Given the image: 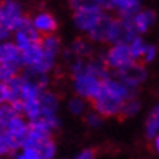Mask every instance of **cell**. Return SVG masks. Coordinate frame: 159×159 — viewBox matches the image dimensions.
<instances>
[{
  "label": "cell",
  "mask_w": 159,
  "mask_h": 159,
  "mask_svg": "<svg viewBox=\"0 0 159 159\" xmlns=\"http://www.w3.org/2000/svg\"><path fill=\"white\" fill-rule=\"evenodd\" d=\"M114 18L110 16V15L104 13L102 18L98 20V24L93 26V28L88 32V38L91 39L92 43H107V38H108V32H110V28H111V24H112Z\"/></svg>",
  "instance_id": "13"
},
{
  "label": "cell",
  "mask_w": 159,
  "mask_h": 159,
  "mask_svg": "<svg viewBox=\"0 0 159 159\" xmlns=\"http://www.w3.org/2000/svg\"><path fill=\"white\" fill-rule=\"evenodd\" d=\"M140 110V101L136 98H129L125 99L124 104H123V108H121L120 117L121 118H130V117H134Z\"/></svg>",
  "instance_id": "21"
},
{
  "label": "cell",
  "mask_w": 159,
  "mask_h": 159,
  "mask_svg": "<svg viewBox=\"0 0 159 159\" xmlns=\"http://www.w3.org/2000/svg\"><path fill=\"white\" fill-rule=\"evenodd\" d=\"M75 93L91 102L101 91L102 82L111 76V69L101 57L86 58L80 67L70 73Z\"/></svg>",
  "instance_id": "2"
},
{
  "label": "cell",
  "mask_w": 159,
  "mask_h": 159,
  "mask_svg": "<svg viewBox=\"0 0 159 159\" xmlns=\"http://www.w3.org/2000/svg\"><path fill=\"white\" fill-rule=\"evenodd\" d=\"M73 9V25L82 34H88L98 20L102 18L105 10L97 5L95 0H83L72 5Z\"/></svg>",
  "instance_id": "3"
},
{
  "label": "cell",
  "mask_w": 159,
  "mask_h": 159,
  "mask_svg": "<svg viewBox=\"0 0 159 159\" xmlns=\"http://www.w3.org/2000/svg\"><path fill=\"white\" fill-rule=\"evenodd\" d=\"M41 48L45 54H48L51 57L58 58V56H61L63 53V47H61V39L58 38L56 34H50V35H44L41 37Z\"/></svg>",
  "instance_id": "16"
},
{
  "label": "cell",
  "mask_w": 159,
  "mask_h": 159,
  "mask_svg": "<svg viewBox=\"0 0 159 159\" xmlns=\"http://www.w3.org/2000/svg\"><path fill=\"white\" fill-rule=\"evenodd\" d=\"M159 131V102L152 108L149 116L146 118L145 124V136L148 140H153V137Z\"/></svg>",
  "instance_id": "19"
},
{
  "label": "cell",
  "mask_w": 159,
  "mask_h": 159,
  "mask_svg": "<svg viewBox=\"0 0 159 159\" xmlns=\"http://www.w3.org/2000/svg\"><path fill=\"white\" fill-rule=\"evenodd\" d=\"M114 76L118 77L121 82L125 83L127 86L139 88L146 80L148 72H146L145 66L142 63H139V60H133L129 64H125V66L120 67L118 70H116Z\"/></svg>",
  "instance_id": "6"
},
{
  "label": "cell",
  "mask_w": 159,
  "mask_h": 159,
  "mask_svg": "<svg viewBox=\"0 0 159 159\" xmlns=\"http://www.w3.org/2000/svg\"><path fill=\"white\" fill-rule=\"evenodd\" d=\"M12 35H13V31L10 28H7L5 24L0 22V43L7 41V39H12Z\"/></svg>",
  "instance_id": "27"
},
{
  "label": "cell",
  "mask_w": 159,
  "mask_h": 159,
  "mask_svg": "<svg viewBox=\"0 0 159 159\" xmlns=\"http://www.w3.org/2000/svg\"><path fill=\"white\" fill-rule=\"evenodd\" d=\"M101 58L112 72L133 61V56H131L129 44H110V48L102 54Z\"/></svg>",
  "instance_id": "7"
},
{
  "label": "cell",
  "mask_w": 159,
  "mask_h": 159,
  "mask_svg": "<svg viewBox=\"0 0 159 159\" xmlns=\"http://www.w3.org/2000/svg\"><path fill=\"white\" fill-rule=\"evenodd\" d=\"M156 53H158V48H156L155 45H148V47H146L145 54H143V57H142V61L143 63L153 61L155 57H156Z\"/></svg>",
  "instance_id": "26"
},
{
  "label": "cell",
  "mask_w": 159,
  "mask_h": 159,
  "mask_svg": "<svg viewBox=\"0 0 159 159\" xmlns=\"http://www.w3.org/2000/svg\"><path fill=\"white\" fill-rule=\"evenodd\" d=\"M0 131H3V127H2V125H0Z\"/></svg>",
  "instance_id": "31"
},
{
  "label": "cell",
  "mask_w": 159,
  "mask_h": 159,
  "mask_svg": "<svg viewBox=\"0 0 159 159\" xmlns=\"http://www.w3.org/2000/svg\"><path fill=\"white\" fill-rule=\"evenodd\" d=\"M20 143L7 134L5 130L0 133V156H15L19 150Z\"/></svg>",
  "instance_id": "18"
},
{
  "label": "cell",
  "mask_w": 159,
  "mask_h": 159,
  "mask_svg": "<svg viewBox=\"0 0 159 159\" xmlns=\"http://www.w3.org/2000/svg\"><path fill=\"white\" fill-rule=\"evenodd\" d=\"M3 130L10 134L13 139H16L19 143L24 142V139L26 137L28 134V130H29V121L25 118L24 114H18V116H15L12 120L7 123V124L3 127Z\"/></svg>",
  "instance_id": "12"
},
{
  "label": "cell",
  "mask_w": 159,
  "mask_h": 159,
  "mask_svg": "<svg viewBox=\"0 0 159 159\" xmlns=\"http://www.w3.org/2000/svg\"><path fill=\"white\" fill-rule=\"evenodd\" d=\"M20 75L25 80L39 89H47L50 86V80H51V73L45 72L43 69L35 67V66H24L20 70Z\"/></svg>",
  "instance_id": "10"
},
{
  "label": "cell",
  "mask_w": 159,
  "mask_h": 159,
  "mask_svg": "<svg viewBox=\"0 0 159 159\" xmlns=\"http://www.w3.org/2000/svg\"><path fill=\"white\" fill-rule=\"evenodd\" d=\"M0 63H7V64H16L19 67H24V60H22V51L15 44L13 39H7L0 43Z\"/></svg>",
  "instance_id": "11"
},
{
  "label": "cell",
  "mask_w": 159,
  "mask_h": 159,
  "mask_svg": "<svg viewBox=\"0 0 159 159\" xmlns=\"http://www.w3.org/2000/svg\"><path fill=\"white\" fill-rule=\"evenodd\" d=\"M155 20H156V13H155L153 10H150V9L142 10L140 9L139 12L133 16L131 22H133V26H134L137 34H146L150 29V26L155 24Z\"/></svg>",
  "instance_id": "14"
},
{
  "label": "cell",
  "mask_w": 159,
  "mask_h": 159,
  "mask_svg": "<svg viewBox=\"0 0 159 159\" xmlns=\"http://www.w3.org/2000/svg\"><path fill=\"white\" fill-rule=\"evenodd\" d=\"M136 35H139V34L136 32L131 19H124V18L117 16V18H114L112 24H111L107 43L108 44H130V41L134 38Z\"/></svg>",
  "instance_id": "5"
},
{
  "label": "cell",
  "mask_w": 159,
  "mask_h": 159,
  "mask_svg": "<svg viewBox=\"0 0 159 159\" xmlns=\"http://www.w3.org/2000/svg\"><path fill=\"white\" fill-rule=\"evenodd\" d=\"M29 22L32 24L37 32H38L41 37L44 35H50V34H56L57 31V19L51 12L48 10H37L35 13H32V16H29Z\"/></svg>",
  "instance_id": "9"
},
{
  "label": "cell",
  "mask_w": 159,
  "mask_h": 159,
  "mask_svg": "<svg viewBox=\"0 0 159 159\" xmlns=\"http://www.w3.org/2000/svg\"><path fill=\"white\" fill-rule=\"evenodd\" d=\"M129 47H130V51H131V56H133V60H142V57H143V54H145V51H146L148 44H146L143 39L140 38L139 35H136L134 38L130 41Z\"/></svg>",
  "instance_id": "23"
},
{
  "label": "cell",
  "mask_w": 159,
  "mask_h": 159,
  "mask_svg": "<svg viewBox=\"0 0 159 159\" xmlns=\"http://www.w3.org/2000/svg\"><path fill=\"white\" fill-rule=\"evenodd\" d=\"M153 148H155V152L159 155V131H158V134L153 137Z\"/></svg>",
  "instance_id": "29"
},
{
  "label": "cell",
  "mask_w": 159,
  "mask_h": 159,
  "mask_svg": "<svg viewBox=\"0 0 159 159\" xmlns=\"http://www.w3.org/2000/svg\"><path fill=\"white\" fill-rule=\"evenodd\" d=\"M97 156V150L91 149V148H86V149H82L79 153L75 156L76 159H93Z\"/></svg>",
  "instance_id": "28"
},
{
  "label": "cell",
  "mask_w": 159,
  "mask_h": 159,
  "mask_svg": "<svg viewBox=\"0 0 159 159\" xmlns=\"http://www.w3.org/2000/svg\"><path fill=\"white\" fill-rule=\"evenodd\" d=\"M142 9V0H114V12L120 18L133 19L139 10Z\"/></svg>",
  "instance_id": "15"
},
{
  "label": "cell",
  "mask_w": 159,
  "mask_h": 159,
  "mask_svg": "<svg viewBox=\"0 0 159 159\" xmlns=\"http://www.w3.org/2000/svg\"><path fill=\"white\" fill-rule=\"evenodd\" d=\"M77 2H83V0H70V5H73V3H77Z\"/></svg>",
  "instance_id": "30"
},
{
  "label": "cell",
  "mask_w": 159,
  "mask_h": 159,
  "mask_svg": "<svg viewBox=\"0 0 159 159\" xmlns=\"http://www.w3.org/2000/svg\"><path fill=\"white\" fill-rule=\"evenodd\" d=\"M70 51L80 58H91L93 54V45L89 38H76L70 45Z\"/></svg>",
  "instance_id": "17"
},
{
  "label": "cell",
  "mask_w": 159,
  "mask_h": 159,
  "mask_svg": "<svg viewBox=\"0 0 159 159\" xmlns=\"http://www.w3.org/2000/svg\"><path fill=\"white\" fill-rule=\"evenodd\" d=\"M10 99H12V93H10L9 85H7V82L0 80V105L10 102Z\"/></svg>",
  "instance_id": "25"
},
{
  "label": "cell",
  "mask_w": 159,
  "mask_h": 159,
  "mask_svg": "<svg viewBox=\"0 0 159 159\" xmlns=\"http://www.w3.org/2000/svg\"><path fill=\"white\" fill-rule=\"evenodd\" d=\"M29 18L19 0H0V22L12 31L24 25Z\"/></svg>",
  "instance_id": "4"
},
{
  "label": "cell",
  "mask_w": 159,
  "mask_h": 159,
  "mask_svg": "<svg viewBox=\"0 0 159 159\" xmlns=\"http://www.w3.org/2000/svg\"><path fill=\"white\" fill-rule=\"evenodd\" d=\"M83 118H85L86 125L91 127V129H99L102 125V123H104V117H102L98 111L93 110V108H92L91 111H88L86 114L83 116Z\"/></svg>",
  "instance_id": "24"
},
{
  "label": "cell",
  "mask_w": 159,
  "mask_h": 159,
  "mask_svg": "<svg viewBox=\"0 0 159 159\" xmlns=\"http://www.w3.org/2000/svg\"><path fill=\"white\" fill-rule=\"evenodd\" d=\"M139 88H130L116 76L107 77L102 82L101 91L91 101L92 108L98 111L104 118L120 117L121 108L125 99L137 97Z\"/></svg>",
  "instance_id": "1"
},
{
  "label": "cell",
  "mask_w": 159,
  "mask_h": 159,
  "mask_svg": "<svg viewBox=\"0 0 159 159\" xmlns=\"http://www.w3.org/2000/svg\"><path fill=\"white\" fill-rule=\"evenodd\" d=\"M88 99H85L83 97H79L75 93V97H72L67 101V110L72 116L76 117H83L88 112Z\"/></svg>",
  "instance_id": "20"
},
{
  "label": "cell",
  "mask_w": 159,
  "mask_h": 159,
  "mask_svg": "<svg viewBox=\"0 0 159 159\" xmlns=\"http://www.w3.org/2000/svg\"><path fill=\"white\" fill-rule=\"evenodd\" d=\"M22 70V67L16 64H7V63H0V80L2 82H9L10 79L18 76Z\"/></svg>",
  "instance_id": "22"
},
{
  "label": "cell",
  "mask_w": 159,
  "mask_h": 159,
  "mask_svg": "<svg viewBox=\"0 0 159 159\" xmlns=\"http://www.w3.org/2000/svg\"><path fill=\"white\" fill-rule=\"evenodd\" d=\"M12 39L20 48V51H24V50H28L31 47L37 45L41 41V35L37 32V29L32 26V24L28 19L24 25H20L18 29H15Z\"/></svg>",
  "instance_id": "8"
}]
</instances>
